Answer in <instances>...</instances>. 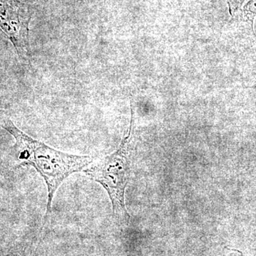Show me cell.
<instances>
[{"mask_svg": "<svg viewBox=\"0 0 256 256\" xmlns=\"http://www.w3.org/2000/svg\"><path fill=\"white\" fill-rule=\"evenodd\" d=\"M0 127L16 140L20 165L33 166L44 180L48 192L45 218H50L54 196L60 185L70 175L84 171L94 160L90 156L68 154L54 149L22 132L10 120L0 122Z\"/></svg>", "mask_w": 256, "mask_h": 256, "instance_id": "obj_1", "label": "cell"}, {"mask_svg": "<svg viewBox=\"0 0 256 256\" xmlns=\"http://www.w3.org/2000/svg\"><path fill=\"white\" fill-rule=\"evenodd\" d=\"M133 124V112L130 126L118 149L110 156L92 163L84 170L88 178L100 184L110 197L114 218L126 220L130 218L124 203V193L131 173L129 148Z\"/></svg>", "mask_w": 256, "mask_h": 256, "instance_id": "obj_2", "label": "cell"}, {"mask_svg": "<svg viewBox=\"0 0 256 256\" xmlns=\"http://www.w3.org/2000/svg\"><path fill=\"white\" fill-rule=\"evenodd\" d=\"M30 6L18 0H0V30L14 45L18 55L30 57Z\"/></svg>", "mask_w": 256, "mask_h": 256, "instance_id": "obj_3", "label": "cell"}]
</instances>
